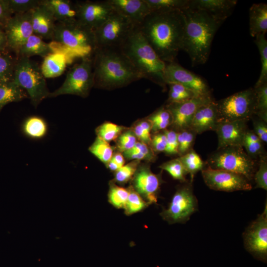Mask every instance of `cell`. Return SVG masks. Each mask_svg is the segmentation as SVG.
Wrapping results in <instances>:
<instances>
[{
  "instance_id": "d6a6232c",
  "label": "cell",
  "mask_w": 267,
  "mask_h": 267,
  "mask_svg": "<svg viewBox=\"0 0 267 267\" xmlns=\"http://www.w3.org/2000/svg\"><path fill=\"white\" fill-rule=\"evenodd\" d=\"M147 120L151 124V131L158 132L172 125V117L166 106H163L149 117Z\"/></svg>"
},
{
  "instance_id": "1f68e13d",
  "label": "cell",
  "mask_w": 267,
  "mask_h": 267,
  "mask_svg": "<svg viewBox=\"0 0 267 267\" xmlns=\"http://www.w3.org/2000/svg\"><path fill=\"white\" fill-rule=\"evenodd\" d=\"M151 11L182 10L189 6L190 0H145Z\"/></svg>"
},
{
  "instance_id": "ee69618b",
  "label": "cell",
  "mask_w": 267,
  "mask_h": 267,
  "mask_svg": "<svg viewBox=\"0 0 267 267\" xmlns=\"http://www.w3.org/2000/svg\"><path fill=\"white\" fill-rule=\"evenodd\" d=\"M8 7L13 15L29 12L41 3L39 0H6Z\"/></svg>"
},
{
  "instance_id": "2e32d148",
  "label": "cell",
  "mask_w": 267,
  "mask_h": 267,
  "mask_svg": "<svg viewBox=\"0 0 267 267\" xmlns=\"http://www.w3.org/2000/svg\"><path fill=\"white\" fill-rule=\"evenodd\" d=\"M77 21L93 31L114 12L108 0L77 2Z\"/></svg>"
},
{
  "instance_id": "52a82bcc",
  "label": "cell",
  "mask_w": 267,
  "mask_h": 267,
  "mask_svg": "<svg viewBox=\"0 0 267 267\" xmlns=\"http://www.w3.org/2000/svg\"><path fill=\"white\" fill-rule=\"evenodd\" d=\"M255 161L249 156L243 146H232L217 149L208 157L206 164L214 169L240 174L250 181L256 171Z\"/></svg>"
},
{
  "instance_id": "ac0fdd59",
  "label": "cell",
  "mask_w": 267,
  "mask_h": 267,
  "mask_svg": "<svg viewBox=\"0 0 267 267\" xmlns=\"http://www.w3.org/2000/svg\"><path fill=\"white\" fill-rule=\"evenodd\" d=\"M7 41V49L16 54L20 47L34 34L31 11L13 15L4 27Z\"/></svg>"
},
{
  "instance_id": "d6986e66",
  "label": "cell",
  "mask_w": 267,
  "mask_h": 267,
  "mask_svg": "<svg viewBox=\"0 0 267 267\" xmlns=\"http://www.w3.org/2000/svg\"><path fill=\"white\" fill-rule=\"evenodd\" d=\"M248 120L218 123L215 132L218 139V148L227 146H242L245 134L248 130Z\"/></svg>"
},
{
  "instance_id": "4fadbf2b",
  "label": "cell",
  "mask_w": 267,
  "mask_h": 267,
  "mask_svg": "<svg viewBox=\"0 0 267 267\" xmlns=\"http://www.w3.org/2000/svg\"><path fill=\"white\" fill-rule=\"evenodd\" d=\"M166 85L176 83L181 85L198 95H211L210 89L201 77L183 68L175 61L166 63L164 71Z\"/></svg>"
},
{
  "instance_id": "4dcf8cb0",
  "label": "cell",
  "mask_w": 267,
  "mask_h": 267,
  "mask_svg": "<svg viewBox=\"0 0 267 267\" xmlns=\"http://www.w3.org/2000/svg\"><path fill=\"white\" fill-rule=\"evenodd\" d=\"M242 146L249 156L254 160L265 154L263 142L252 130L247 131Z\"/></svg>"
},
{
  "instance_id": "7402d4cb",
  "label": "cell",
  "mask_w": 267,
  "mask_h": 267,
  "mask_svg": "<svg viewBox=\"0 0 267 267\" xmlns=\"http://www.w3.org/2000/svg\"><path fill=\"white\" fill-rule=\"evenodd\" d=\"M218 124L216 101L214 99L201 106L195 113L189 129L196 134L215 131Z\"/></svg>"
},
{
  "instance_id": "9f6ffc18",
  "label": "cell",
  "mask_w": 267,
  "mask_h": 267,
  "mask_svg": "<svg viewBox=\"0 0 267 267\" xmlns=\"http://www.w3.org/2000/svg\"><path fill=\"white\" fill-rule=\"evenodd\" d=\"M7 41L4 27L0 25V52L6 51Z\"/></svg>"
},
{
  "instance_id": "8fae6325",
  "label": "cell",
  "mask_w": 267,
  "mask_h": 267,
  "mask_svg": "<svg viewBox=\"0 0 267 267\" xmlns=\"http://www.w3.org/2000/svg\"><path fill=\"white\" fill-rule=\"evenodd\" d=\"M198 209V200L195 196L191 182L179 186L167 208L160 216L169 224L184 223Z\"/></svg>"
},
{
  "instance_id": "277c9868",
  "label": "cell",
  "mask_w": 267,
  "mask_h": 267,
  "mask_svg": "<svg viewBox=\"0 0 267 267\" xmlns=\"http://www.w3.org/2000/svg\"><path fill=\"white\" fill-rule=\"evenodd\" d=\"M141 76L163 88L166 63L162 60L137 27L120 48Z\"/></svg>"
},
{
  "instance_id": "603a6c76",
  "label": "cell",
  "mask_w": 267,
  "mask_h": 267,
  "mask_svg": "<svg viewBox=\"0 0 267 267\" xmlns=\"http://www.w3.org/2000/svg\"><path fill=\"white\" fill-rule=\"evenodd\" d=\"M34 34L43 39L52 40L56 21L48 9L43 4L31 11Z\"/></svg>"
},
{
  "instance_id": "db71d44e",
  "label": "cell",
  "mask_w": 267,
  "mask_h": 267,
  "mask_svg": "<svg viewBox=\"0 0 267 267\" xmlns=\"http://www.w3.org/2000/svg\"><path fill=\"white\" fill-rule=\"evenodd\" d=\"M136 137H137L141 142H142L146 144L150 143L151 138L150 134L146 133L139 123L137 124L134 127L133 131Z\"/></svg>"
},
{
  "instance_id": "f35d334b",
  "label": "cell",
  "mask_w": 267,
  "mask_h": 267,
  "mask_svg": "<svg viewBox=\"0 0 267 267\" xmlns=\"http://www.w3.org/2000/svg\"><path fill=\"white\" fill-rule=\"evenodd\" d=\"M254 88L256 95L255 115L267 122V82L254 86Z\"/></svg>"
},
{
  "instance_id": "5bb4252c",
  "label": "cell",
  "mask_w": 267,
  "mask_h": 267,
  "mask_svg": "<svg viewBox=\"0 0 267 267\" xmlns=\"http://www.w3.org/2000/svg\"><path fill=\"white\" fill-rule=\"evenodd\" d=\"M245 248L250 253L265 258L267 254V204L262 214L252 222L243 233Z\"/></svg>"
},
{
  "instance_id": "ba28073f",
  "label": "cell",
  "mask_w": 267,
  "mask_h": 267,
  "mask_svg": "<svg viewBox=\"0 0 267 267\" xmlns=\"http://www.w3.org/2000/svg\"><path fill=\"white\" fill-rule=\"evenodd\" d=\"M216 104L218 123L249 120L255 114L256 92L250 88L216 101Z\"/></svg>"
},
{
  "instance_id": "b9f144b4",
  "label": "cell",
  "mask_w": 267,
  "mask_h": 267,
  "mask_svg": "<svg viewBox=\"0 0 267 267\" xmlns=\"http://www.w3.org/2000/svg\"><path fill=\"white\" fill-rule=\"evenodd\" d=\"M159 168L167 171L174 179L187 182L186 176L188 174L178 158L162 164Z\"/></svg>"
},
{
  "instance_id": "9c48e42d",
  "label": "cell",
  "mask_w": 267,
  "mask_h": 267,
  "mask_svg": "<svg viewBox=\"0 0 267 267\" xmlns=\"http://www.w3.org/2000/svg\"><path fill=\"white\" fill-rule=\"evenodd\" d=\"M92 56L84 57L68 72L64 82L48 97L71 94L87 97L94 87Z\"/></svg>"
},
{
  "instance_id": "bcb514c9",
  "label": "cell",
  "mask_w": 267,
  "mask_h": 267,
  "mask_svg": "<svg viewBox=\"0 0 267 267\" xmlns=\"http://www.w3.org/2000/svg\"><path fill=\"white\" fill-rule=\"evenodd\" d=\"M259 168L255 172L253 178L256 183V188L267 190V157L265 154L260 156Z\"/></svg>"
},
{
  "instance_id": "e0dca14e",
  "label": "cell",
  "mask_w": 267,
  "mask_h": 267,
  "mask_svg": "<svg viewBox=\"0 0 267 267\" xmlns=\"http://www.w3.org/2000/svg\"><path fill=\"white\" fill-rule=\"evenodd\" d=\"M162 183L161 174H155L149 167L142 166L137 168L132 178L131 186L150 205L157 202Z\"/></svg>"
},
{
  "instance_id": "e575fe53",
  "label": "cell",
  "mask_w": 267,
  "mask_h": 267,
  "mask_svg": "<svg viewBox=\"0 0 267 267\" xmlns=\"http://www.w3.org/2000/svg\"><path fill=\"white\" fill-rule=\"evenodd\" d=\"M129 189L117 185L114 182L110 183L108 194L109 202L115 208L124 209L129 196Z\"/></svg>"
},
{
  "instance_id": "7a4b0ae2",
  "label": "cell",
  "mask_w": 267,
  "mask_h": 267,
  "mask_svg": "<svg viewBox=\"0 0 267 267\" xmlns=\"http://www.w3.org/2000/svg\"><path fill=\"white\" fill-rule=\"evenodd\" d=\"M181 11L185 21L182 50L189 55L192 66L204 64L209 58L214 36L222 23L198 9L188 6Z\"/></svg>"
},
{
  "instance_id": "8992f818",
  "label": "cell",
  "mask_w": 267,
  "mask_h": 267,
  "mask_svg": "<svg viewBox=\"0 0 267 267\" xmlns=\"http://www.w3.org/2000/svg\"><path fill=\"white\" fill-rule=\"evenodd\" d=\"M13 81L26 91L35 107L48 97L50 92L41 66L30 58L20 57L16 60Z\"/></svg>"
},
{
  "instance_id": "681fc988",
  "label": "cell",
  "mask_w": 267,
  "mask_h": 267,
  "mask_svg": "<svg viewBox=\"0 0 267 267\" xmlns=\"http://www.w3.org/2000/svg\"><path fill=\"white\" fill-rule=\"evenodd\" d=\"M267 123L258 117L253 120V132L265 143L267 142Z\"/></svg>"
},
{
  "instance_id": "11a10c76",
  "label": "cell",
  "mask_w": 267,
  "mask_h": 267,
  "mask_svg": "<svg viewBox=\"0 0 267 267\" xmlns=\"http://www.w3.org/2000/svg\"><path fill=\"white\" fill-rule=\"evenodd\" d=\"M124 155L128 159L140 160L146 159L147 157L142 153L132 149L124 152Z\"/></svg>"
},
{
  "instance_id": "8d00e7d4",
  "label": "cell",
  "mask_w": 267,
  "mask_h": 267,
  "mask_svg": "<svg viewBox=\"0 0 267 267\" xmlns=\"http://www.w3.org/2000/svg\"><path fill=\"white\" fill-rule=\"evenodd\" d=\"M255 42L260 52L262 65L260 75L255 85L257 86L267 82V40L265 35L256 37Z\"/></svg>"
},
{
  "instance_id": "4316f807",
  "label": "cell",
  "mask_w": 267,
  "mask_h": 267,
  "mask_svg": "<svg viewBox=\"0 0 267 267\" xmlns=\"http://www.w3.org/2000/svg\"><path fill=\"white\" fill-rule=\"evenodd\" d=\"M54 52L50 44L45 42L40 37L33 34L20 47L16 54L18 57L39 55L44 58Z\"/></svg>"
},
{
  "instance_id": "30bf717a",
  "label": "cell",
  "mask_w": 267,
  "mask_h": 267,
  "mask_svg": "<svg viewBox=\"0 0 267 267\" xmlns=\"http://www.w3.org/2000/svg\"><path fill=\"white\" fill-rule=\"evenodd\" d=\"M137 26L115 11L94 30L96 48L120 49Z\"/></svg>"
},
{
  "instance_id": "f907efd6",
  "label": "cell",
  "mask_w": 267,
  "mask_h": 267,
  "mask_svg": "<svg viewBox=\"0 0 267 267\" xmlns=\"http://www.w3.org/2000/svg\"><path fill=\"white\" fill-rule=\"evenodd\" d=\"M153 149L157 152L165 151L167 145V139L164 133L157 134L151 138Z\"/></svg>"
},
{
  "instance_id": "3957f363",
  "label": "cell",
  "mask_w": 267,
  "mask_h": 267,
  "mask_svg": "<svg viewBox=\"0 0 267 267\" xmlns=\"http://www.w3.org/2000/svg\"><path fill=\"white\" fill-rule=\"evenodd\" d=\"M92 62L95 87L114 89L142 78L120 49L96 48Z\"/></svg>"
},
{
  "instance_id": "7c38bea8",
  "label": "cell",
  "mask_w": 267,
  "mask_h": 267,
  "mask_svg": "<svg viewBox=\"0 0 267 267\" xmlns=\"http://www.w3.org/2000/svg\"><path fill=\"white\" fill-rule=\"evenodd\" d=\"M201 173L205 184L211 189L233 192L250 190L252 188L250 181L240 174L214 169L208 166L201 171Z\"/></svg>"
},
{
  "instance_id": "7dc6e473",
  "label": "cell",
  "mask_w": 267,
  "mask_h": 267,
  "mask_svg": "<svg viewBox=\"0 0 267 267\" xmlns=\"http://www.w3.org/2000/svg\"><path fill=\"white\" fill-rule=\"evenodd\" d=\"M136 142V137L134 132L129 130L119 135L117 146L120 151L124 152L133 148Z\"/></svg>"
},
{
  "instance_id": "c3c4849f",
  "label": "cell",
  "mask_w": 267,
  "mask_h": 267,
  "mask_svg": "<svg viewBox=\"0 0 267 267\" xmlns=\"http://www.w3.org/2000/svg\"><path fill=\"white\" fill-rule=\"evenodd\" d=\"M163 133L167 139V145L164 152L168 155L178 154L177 132L174 130H165Z\"/></svg>"
},
{
  "instance_id": "cb8c5ba5",
  "label": "cell",
  "mask_w": 267,
  "mask_h": 267,
  "mask_svg": "<svg viewBox=\"0 0 267 267\" xmlns=\"http://www.w3.org/2000/svg\"><path fill=\"white\" fill-rule=\"evenodd\" d=\"M41 3L46 7L56 22L77 21V5L69 0H42Z\"/></svg>"
},
{
  "instance_id": "680465c9",
  "label": "cell",
  "mask_w": 267,
  "mask_h": 267,
  "mask_svg": "<svg viewBox=\"0 0 267 267\" xmlns=\"http://www.w3.org/2000/svg\"><path fill=\"white\" fill-rule=\"evenodd\" d=\"M108 169L112 171L116 172L121 167L115 162L112 159L106 164Z\"/></svg>"
},
{
  "instance_id": "74e56055",
  "label": "cell",
  "mask_w": 267,
  "mask_h": 267,
  "mask_svg": "<svg viewBox=\"0 0 267 267\" xmlns=\"http://www.w3.org/2000/svg\"><path fill=\"white\" fill-rule=\"evenodd\" d=\"M129 196L124 209L125 214L130 216L142 211L149 205L131 185L129 187Z\"/></svg>"
},
{
  "instance_id": "f5cc1de1",
  "label": "cell",
  "mask_w": 267,
  "mask_h": 267,
  "mask_svg": "<svg viewBox=\"0 0 267 267\" xmlns=\"http://www.w3.org/2000/svg\"><path fill=\"white\" fill-rule=\"evenodd\" d=\"M132 149L144 154L147 157V160H152L155 157L152 149L147 144L142 142H136Z\"/></svg>"
},
{
  "instance_id": "d590c367",
  "label": "cell",
  "mask_w": 267,
  "mask_h": 267,
  "mask_svg": "<svg viewBox=\"0 0 267 267\" xmlns=\"http://www.w3.org/2000/svg\"><path fill=\"white\" fill-rule=\"evenodd\" d=\"M167 85L170 88L167 103L181 102L200 96L181 85L172 83Z\"/></svg>"
},
{
  "instance_id": "f546056e",
  "label": "cell",
  "mask_w": 267,
  "mask_h": 267,
  "mask_svg": "<svg viewBox=\"0 0 267 267\" xmlns=\"http://www.w3.org/2000/svg\"><path fill=\"white\" fill-rule=\"evenodd\" d=\"M187 174L190 176L192 182L196 174L205 168L204 162L200 156L192 149L186 154L178 157Z\"/></svg>"
},
{
  "instance_id": "816d5d0a",
  "label": "cell",
  "mask_w": 267,
  "mask_h": 267,
  "mask_svg": "<svg viewBox=\"0 0 267 267\" xmlns=\"http://www.w3.org/2000/svg\"><path fill=\"white\" fill-rule=\"evenodd\" d=\"M12 16L8 7L6 0H0V25L4 27Z\"/></svg>"
},
{
  "instance_id": "f1b7e54d",
  "label": "cell",
  "mask_w": 267,
  "mask_h": 267,
  "mask_svg": "<svg viewBox=\"0 0 267 267\" xmlns=\"http://www.w3.org/2000/svg\"><path fill=\"white\" fill-rule=\"evenodd\" d=\"M22 130L27 136L39 139L46 135L47 126L42 118L33 116L26 119L22 126Z\"/></svg>"
},
{
  "instance_id": "6da1fadb",
  "label": "cell",
  "mask_w": 267,
  "mask_h": 267,
  "mask_svg": "<svg viewBox=\"0 0 267 267\" xmlns=\"http://www.w3.org/2000/svg\"><path fill=\"white\" fill-rule=\"evenodd\" d=\"M185 21L181 10L151 11L137 28L165 63L175 61L182 50Z\"/></svg>"
},
{
  "instance_id": "9a60e30c",
  "label": "cell",
  "mask_w": 267,
  "mask_h": 267,
  "mask_svg": "<svg viewBox=\"0 0 267 267\" xmlns=\"http://www.w3.org/2000/svg\"><path fill=\"white\" fill-rule=\"evenodd\" d=\"M213 99L211 95L197 96L181 102L167 103L165 106L172 117L171 125L177 132L189 129L192 119L197 110Z\"/></svg>"
},
{
  "instance_id": "5b68a950",
  "label": "cell",
  "mask_w": 267,
  "mask_h": 267,
  "mask_svg": "<svg viewBox=\"0 0 267 267\" xmlns=\"http://www.w3.org/2000/svg\"><path fill=\"white\" fill-rule=\"evenodd\" d=\"M52 41L72 59L92 56L96 49L94 31L78 21L56 22Z\"/></svg>"
},
{
  "instance_id": "6f0895ef",
  "label": "cell",
  "mask_w": 267,
  "mask_h": 267,
  "mask_svg": "<svg viewBox=\"0 0 267 267\" xmlns=\"http://www.w3.org/2000/svg\"><path fill=\"white\" fill-rule=\"evenodd\" d=\"M111 159L120 167H122L125 164V159L124 156L120 153H117L115 154L112 156Z\"/></svg>"
},
{
  "instance_id": "f6af8a7d",
  "label": "cell",
  "mask_w": 267,
  "mask_h": 267,
  "mask_svg": "<svg viewBox=\"0 0 267 267\" xmlns=\"http://www.w3.org/2000/svg\"><path fill=\"white\" fill-rule=\"evenodd\" d=\"M139 161L134 160L126 165H124L115 172L114 182L120 184H124L132 179L136 171Z\"/></svg>"
},
{
  "instance_id": "44dd1931",
  "label": "cell",
  "mask_w": 267,
  "mask_h": 267,
  "mask_svg": "<svg viewBox=\"0 0 267 267\" xmlns=\"http://www.w3.org/2000/svg\"><path fill=\"white\" fill-rule=\"evenodd\" d=\"M237 3L236 0H190L189 7L203 10L222 23Z\"/></svg>"
},
{
  "instance_id": "ffe728a7",
  "label": "cell",
  "mask_w": 267,
  "mask_h": 267,
  "mask_svg": "<svg viewBox=\"0 0 267 267\" xmlns=\"http://www.w3.org/2000/svg\"><path fill=\"white\" fill-rule=\"evenodd\" d=\"M114 10L138 26L151 12L145 0H108Z\"/></svg>"
},
{
  "instance_id": "60d3db41",
  "label": "cell",
  "mask_w": 267,
  "mask_h": 267,
  "mask_svg": "<svg viewBox=\"0 0 267 267\" xmlns=\"http://www.w3.org/2000/svg\"><path fill=\"white\" fill-rule=\"evenodd\" d=\"M125 128L110 122H106L96 130L97 136L109 142L115 140L122 134Z\"/></svg>"
},
{
  "instance_id": "d4e9b609",
  "label": "cell",
  "mask_w": 267,
  "mask_h": 267,
  "mask_svg": "<svg viewBox=\"0 0 267 267\" xmlns=\"http://www.w3.org/2000/svg\"><path fill=\"white\" fill-rule=\"evenodd\" d=\"M71 59L63 52L54 51L44 58L41 66L45 78L57 77L63 74Z\"/></svg>"
},
{
  "instance_id": "836d02e7",
  "label": "cell",
  "mask_w": 267,
  "mask_h": 267,
  "mask_svg": "<svg viewBox=\"0 0 267 267\" xmlns=\"http://www.w3.org/2000/svg\"><path fill=\"white\" fill-rule=\"evenodd\" d=\"M89 149L91 154L106 165L113 156L112 147L108 142L98 136H97Z\"/></svg>"
},
{
  "instance_id": "91938a15",
  "label": "cell",
  "mask_w": 267,
  "mask_h": 267,
  "mask_svg": "<svg viewBox=\"0 0 267 267\" xmlns=\"http://www.w3.org/2000/svg\"><path fill=\"white\" fill-rule=\"evenodd\" d=\"M1 110V109L0 108V111Z\"/></svg>"
},
{
  "instance_id": "ab89813d",
  "label": "cell",
  "mask_w": 267,
  "mask_h": 267,
  "mask_svg": "<svg viewBox=\"0 0 267 267\" xmlns=\"http://www.w3.org/2000/svg\"><path fill=\"white\" fill-rule=\"evenodd\" d=\"M16 60L6 51L0 52V82L13 80Z\"/></svg>"
},
{
  "instance_id": "83f0119b",
  "label": "cell",
  "mask_w": 267,
  "mask_h": 267,
  "mask_svg": "<svg viewBox=\"0 0 267 267\" xmlns=\"http://www.w3.org/2000/svg\"><path fill=\"white\" fill-rule=\"evenodd\" d=\"M28 97L26 91L14 81L0 82V108L6 104L22 101Z\"/></svg>"
},
{
  "instance_id": "484cf974",
  "label": "cell",
  "mask_w": 267,
  "mask_h": 267,
  "mask_svg": "<svg viewBox=\"0 0 267 267\" xmlns=\"http://www.w3.org/2000/svg\"><path fill=\"white\" fill-rule=\"evenodd\" d=\"M249 31L252 37L266 35L267 32V4L265 3L253 4L250 8Z\"/></svg>"
},
{
  "instance_id": "7bdbcfd3",
  "label": "cell",
  "mask_w": 267,
  "mask_h": 267,
  "mask_svg": "<svg viewBox=\"0 0 267 267\" xmlns=\"http://www.w3.org/2000/svg\"><path fill=\"white\" fill-rule=\"evenodd\" d=\"M177 132L178 154L181 156L192 149L196 134L190 129Z\"/></svg>"
}]
</instances>
